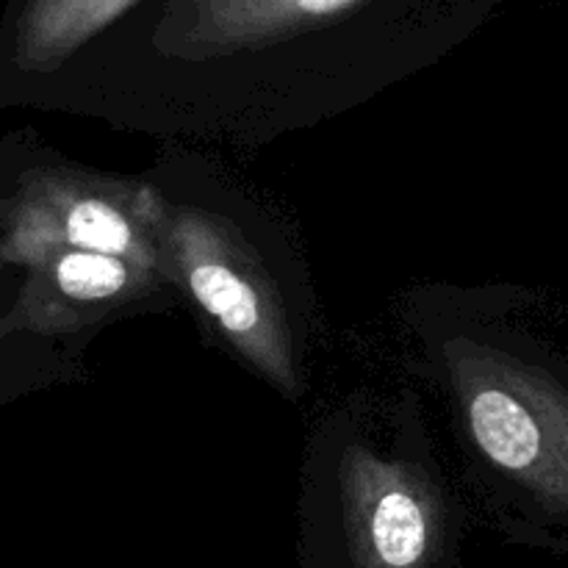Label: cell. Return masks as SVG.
Segmentation results:
<instances>
[{
	"instance_id": "obj_1",
	"label": "cell",
	"mask_w": 568,
	"mask_h": 568,
	"mask_svg": "<svg viewBox=\"0 0 568 568\" xmlns=\"http://www.w3.org/2000/svg\"><path fill=\"white\" fill-rule=\"evenodd\" d=\"M449 377L477 453L544 525L568 530V369L547 353L458 338Z\"/></svg>"
},
{
	"instance_id": "obj_2",
	"label": "cell",
	"mask_w": 568,
	"mask_h": 568,
	"mask_svg": "<svg viewBox=\"0 0 568 568\" xmlns=\"http://www.w3.org/2000/svg\"><path fill=\"white\" fill-rule=\"evenodd\" d=\"M164 200L148 183L72 170H31L0 200V266L55 247L116 255L161 272Z\"/></svg>"
},
{
	"instance_id": "obj_3",
	"label": "cell",
	"mask_w": 568,
	"mask_h": 568,
	"mask_svg": "<svg viewBox=\"0 0 568 568\" xmlns=\"http://www.w3.org/2000/svg\"><path fill=\"white\" fill-rule=\"evenodd\" d=\"M161 258L222 336L277 388L294 392V347L281 300L231 225L197 209L164 211Z\"/></svg>"
},
{
	"instance_id": "obj_4",
	"label": "cell",
	"mask_w": 568,
	"mask_h": 568,
	"mask_svg": "<svg viewBox=\"0 0 568 568\" xmlns=\"http://www.w3.org/2000/svg\"><path fill=\"white\" fill-rule=\"evenodd\" d=\"M344 521L353 568H433L442 547L436 499L394 460L353 453L344 466Z\"/></svg>"
},
{
	"instance_id": "obj_5",
	"label": "cell",
	"mask_w": 568,
	"mask_h": 568,
	"mask_svg": "<svg viewBox=\"0 0 568 568\" xmlns=\"http://www.w3.org/2000/svg\"><path fill=\"white\" fill-rule=\"evenodd\" d=\"M26 283L3 314L6 331L70 333L103 320L166 281L161 272L116 255L55 247L26 266Z\"/></svg>"
},
{
	"instance_id": "obj_6",
	"label": "cell",
	"mask_w": 568,
	"mask_h": 568,
	"mask_svg": "<svg viewBox=\"0 0 568 568\" xmlns=\"http://www.w3.org/2000/svg\"><path fill=\"white\" fill-rule=\"evenodd\" d=\"M364 0H172L175 42L194 53L264 48L322 26Z\"/></svg>"
},
{
	"instance_id": "obj_7",
	"label": "cell",
	"mask_w": 568,
	"mask_h": 568,
	"mask_svg": "<svg viewBox=\"0 0 568 568\" xmlns=\"http://www.w3.org/2000/svg\"><path fill=\"white\" fill-rule=\"evenodd\" d=\"M139 0H26L11 33L17 72H50Z\"/></svg>"
},
{
	"instance_id": "obj_8",
	"label": "cell",
	"mask_w": 568,
	"mask_h": 568,
	"mask_svg": "<svg viewBox=\"0 0 568 568\" xmlns=\"http://www.w3.org/2000/svg\"><path fill=\"white\" fill-rule=\"evenodd\" d=\"M0 292H3V266H0ZM6 336H9V331H6L3 314H0V344H3Z\"/></svg>"
}]
</instances>
